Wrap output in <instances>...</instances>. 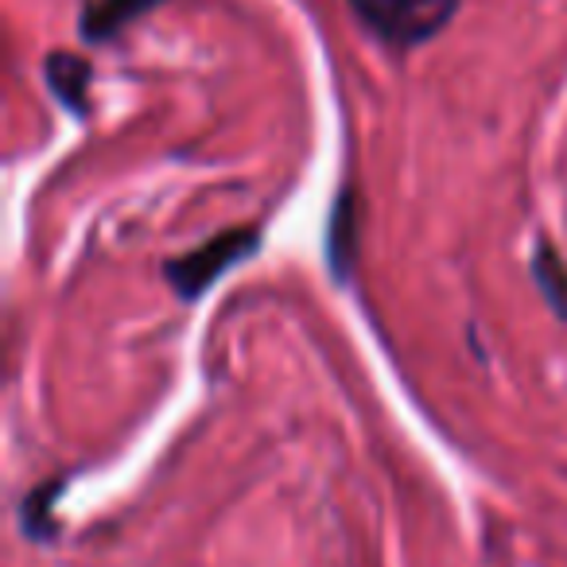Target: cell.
<instances>
[{
  "label": "cell",
  "mask_w": 567,
  "mask_h": 567,
  "mask_svg": "<svg viewBox=\"0 0 567 567\" xmlns=\"http://www.w3.org/2000/svg\"><path fill=\"white\" fill-rule=\"evenodd\" d=\"M533 276H536V284H540L544 300L551 303V311H556L559 319H567V265H564V257H559V252L551 249L548 241L536 245Z\"/></svg>",
  "instance_id": "cell-5"
},
{
  "label": "cell",
  "mask_w": 567,
  "mask_h": 567,
  "mask_svg": "<svg viewBox=\"0 0 567 567\" xmlns=\"http://www.w3.org/2000/svg\"><path fill=\"white\" fill-rule=\"evenodd\" d=\"M252 252H257V229H245V226L226 229V234L198 245L195 252H183V257L167 260L164 276L179 300H198L214 280H221L237 260L252 257Z\"/></svg>",
  "instance_id": "cell-2"
},
{
  "label": "cell",
  "mask_w": 567,
  "mask_h": 567,
  "mask_svg": "<svg viewBox=\"0 0 567 567\" xmlns=\"http://www.w3.org/2000/svg\"><path fill=\"white\" fill-rule=\"evenodd\" d=\"M164 0H94L86 12H82V35L94 43L113 40L121 28H128L133 20H141L144 12L159 9Z\"/></svg>",
  "instance_id": "cell-3"
},
{
  "label": "cell",
  "mask_w": 567,
  "mask_h": 567,
  "mask_svg": "<svg viewBox=\"0 0 567 567\" xmlns=\"http://www.w3.org/2000/svg\"><path fill=\"white\" fill-rule=\"evenodd\" d=\"M350 9L389 48H416L455 17L458 0H350Z\"/></svg>",
  "instance_id": "cell-1"
},
{
  "label": "cell",
  "mask_w": 567,
  "mask_h": 567,
  "mask_svg": "<svg viewBox=\"0 0 567 567\" xmlns=\"http://www.w3.org/2000/svg\"><path fill=\"white\" fill-rule=\"evenodd\" d=\"M48 82L59 94V102L71 105L74 113H82L86 105V86H90V66L74 55H51L48 59Z\"/></svg>",
  "instance_id": "cell-6"
},
{
  "label": "cell",
  "mask_w": 567,
  "mask_h": 567,
  "mask_svg": "<svg viewBox=\"0 0 567 567\" xmlns=\"http://www.w3.org/2000/svg\"><path fill=\"white\" fill-rule=\"evenodd\" d=\"M327 252H331V268L339 280H347L350 260H354V195L342 190L331 214V234H327Z\"/></svg>",
  "instance_id": "cell-4"
},
{
  "label": "cell",
  "mask_w": 567,
  "mask_h": 567,
  "mask_svg": "<svg viewBox=\"0 0 567 567\" xmlns=\"http://www.w3.org/2000/svg\"><path fill=\"white\" fill-rule=\"evenodd\" d=\"M59 489H63V482H48V486L32 489L24 502V533L35 536V540H43V536L55 533V517H51V502L59 497Z\"/></svg>",
  "instance_id": "cell-7"
}]
</instances>
